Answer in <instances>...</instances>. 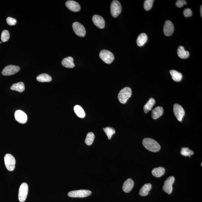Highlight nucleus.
<instances>
[{"mask_svg": "<svg viewBox=\"0 0 202 202\" xmlns=\"http://www.w3.org/2000/svg\"><path fill=\"white\" fill-rule=\"evenodd\" d=\"M122 11V7L120 2L118 1H113L110 5V12L112 17L116 18L120 14Z\"/></svg>", "mask_w": 202, "mask_h": 202, "instance_id": "423d86ee", "label": "nucleus"}, {"mask_svg": "<svg viewBox=\"0 0 202 202\" xmlns=\"http://www.w3.org/2000/svg\"><path fill=\"white\" fill-rule=\"evenodd\" d=\"M153 0H146L144 3V8L146 11H149L150 10L152 7Z\"/></svg>", "mask_w": 202, "mask_h": 202, "instance_id": "7c9ffc66", "label": "nucleus"}, {"mask_svg": "<svg viewBox=\"0 0 202 202\" xmlns=\"http://www.w3.org/2000/svg\"><path fill=\"white\" fill-rule=\"evenodd\" d=\"M147 41V36L145 33L140 34L137 39V44L139 46H142L145 44Z\"/></svg>", "mask_w": 202, "mask_h": 202, "instance_id": "aec40b11", "label": "nucleus"}, {"mask_svg": "<svg viewBox=\"0 0 202 202\" xmlns=\"http://www.w3.org/2000/svg\"><path fill=\"white\" fill-rule=\"evenodd\" d=\"M92 21L94 25L99 29H103L104 27L105 21L102 16L95 15L93 17Z\"/></svg>", "mask_w": 202, "mask_h": 202, "instance_id": "4468645a", "label": "nucleus"}, {"mask_svg": "<svg viewBox=\"0 0 202 202\" xmlns=\"http://www.w3.org/2000/svg\"><path fill=\"white\" fill-rule=\"evenodd\" d=\"M155 100L154 99L151 98L149 100L145 106H144L143 109L145 113H147L152 109L154 105Z\"/></svg>", "mask_w": 202, "mask_h": 202, "instance_id": "b1692460", "label": "nucleus"}, {"mask_svg": "<svg viewBox=\"0 0 202 202\" xmlns=\"http://www.w3.org/2000/svg\"><path fill=\"white\" fill-rule=\"evenodd\" d=\"M132 90L130 88H123L120 91L118 95V99L122 104L126 103L128 99L132 96Z\"/></svg>", "mask_w": 202, "mask_h": 202, "instance_id": "f03ea898", "label": "nucleus"}, {"mask_svg": "<svg viewBox=\"0 0 202 202\" xmlns=\"http://www.w3.org/2000/svg\"><path fill=\"white\" fill-rule=\"evenodd\" d=\"M37 81L41 82H50L52 80L51 77L46 74L39 75L36 78Z\"/></svg>", "mask_w": 202, "mask_h": 202, "instance_id": "a878e982", "label": "nucleus"}, {"mask_svg": "<svg viewBox=\"0 0 202 202\" xmlns=\"http://www.w3.org/2000/svg\"><path fill=\"white\" fill-rule=\"evenodd\" d=\"M173 111L178 120L180 122L182 121L185 115V110L182 107L178 104H175L173 106Z\"/></svg>", "mask_w": 202, "mask_h": 202, "instance_id": "1a4fd4ad", "label": "nucleus"}, {"mask_svg": "<svg viewBox=\"0 0 202 202\" xmlns=\"http://www.w3.org/2000/svg\"><path fill=\"white\" fill-rule=\"evenodd\" d=\"M103 130L109 140L111 138L112 135L115 133V129L112 127H106V128H103Z\"/></svg>", "mask_w": 202, "mask_h": 202, "instance_id": "c85d7f7f", "label": "nucleus"}, {"mask_svg": "<svg viewBox=\"0 0 202 202\" xmlns=\"http://www.w3.org/2000/svg\"><path fill=\"white\" fill-rule=\"evenodd\" d=\"M187 3L186 1L184 0H178L176 3V5L179 8H181L183 6L186 5Z\"/></svg>", "mask_w": 202, "mask_h": 202, "instance_id": "f704fd0d", "label": "nucleus"}, {"mask_svg": "<svg viewBox=\"0 0 202 202\" xmlns=\"http://www.w3.org/2000/svg\"><path fill=\"white\" fill-rule=\"evenodd\" d=\"M134 186V182L132 179H128L123 183V190L125 192L128 193L131 191Z\"/></svg>", "mask_w": 202, "mask_h": 202, "instance_id": "dca6fc26", "label": "nucleus"}, {"mask_svg": "<svg viewBox=\"0 0 202 202\" xmlns=\"http://www.w3.org/2000/svg\"><path fill=\"white\" fill-rule=\"evenodd\" d=\"M200 15H201V18H202V5H201V7H200Z\"/></svg>", "mask_w": 202, "mask_h": 202, "instance_id": "c9c22d12", "label": "nucleus"}, {"mask_svg": "<svg viewBox=\"0 0 202 202\" xmlns=\"http://www.w3.org/2000/svg\"><path fill=\"white\" fill-rule=\"evenodd\" d=\"M28 190L29 188L27 183H23L21 185L18 192V199L21 202H24L26 200Z\"/></svg>", "mask_w": 202, "mask_h": 202, "instance_id": "0eeeda50", "label": "nucleus"}, {"mask_svg": "<svg viewBox=\"0 0 202 202\" xmlns=\"http://www.w3.org/2000/svg\"><path fill=\"white\" fill-rule=\"evenodd\" d=\"M74 110L77 116L80 118H84L85 117V113L83 108L79 105H76L74 107Z\"/></svg>", "mask_w": 202, "mask_h": 202, "instance_id": "bb28decb", "label": "nucleus"}, {"mask_svg": "<svg viewBox=\"0 0 202 202\" xmlns=\"http://www.w3.org/2000/svg\"><path fill=\"white\" fill-rule=\"evenodd\" d=\"M10 89L12 90L22 93L25 90V85L23 82H19L18 83L13 84Z\"/></svg>", "mask_w": 202, "mask_h": 202, "instance_id": "5701e85b", "label": "nucleus"}, {"mask_svg": "<svg viewBox=\"0 0 202 202\" xmlns=\"http://www.w3.org/2000/svg\"><path fill=\"white\" fill-rule=\"evenodd\" d=\"M170 74L171 75L172 79L176 82L180 81L182 79V75L181 73L176 70H170Z\"/></svg>", "mask_w": 202, "mask_h": 202, "instance_id": "393cba45", "label": "nucleus"}, {"mask_svg": "<svg viewBox=\"0 0 202 202\" xmlns=\"http://www.w3.org/2000/svg\"><path fill=\"white\" fill-rule=\"evenodd\" d=\"M165 169L163 167H158L154 168L152 171V175L156 177H160L164 175Z\"/></svg>", "mask_w": 202, "mask_h": 202, "instance_id": "4be33fe9", "label": "nucleus"}, {"mask_svg": "<svg viewBox=\"0 0 202 202\" xmlns=\"http://www.w3.org/2000/svg\"><path fill=\"white\" fill-rule=\"evenodd\" d=\"M164 35L167 36H170L173 34L174 31V26L172 22L167 20L165 23L163 28Z\"/></svg>", "mask_w": 202, "mask_h": 202, "instance_id": "ddd939ff", "label": "nucleus"}, {"mask_svg": "<svg viewBox=\"0 0 202 202\" xmlns=\"http://www.w3.org/2000/svg\"><path fill=\"white\" fill-rule=\"evenodd\" d=\"M67 8L73 12H78L80 10V7L78 2L74 1H68L65 2Z\"/></svg>", "mask_w": 202, "mask_h": 202, "instance_id": "2eb2a0df", "label": "nucleus"}, {"mask_svg": "<svg viewBox=\"0 0 202 202\" xmlns=\"http://www.w3.org/2000/svg\"><path fill=\"white\" fill-rule=\"evenodd\" d=\"M152 187V186L151 183H147L144 185L140 190V195L141 196L147 195L149 192L151 190Z\"/></svg>", "mask_w": 202, "mask_h": 202, "instance_id": "6ab92c4d", "label": "nucleus"}, {"mask_svg": "<svg viewBox=\"0 0 202 202\" xmlns=\"http://www.w3.org/2000/svg\"><path fill=\"white\" fill-rule=\"evenodd\" d=\"M10 37L9 31L7 30H4L2 33L1 39L3 42H7L8 41Z\"/></svg>", "mask_w": 202, "mask_h": 202, "instance_id": "2f4dec72", "label": "nucleus"}, {"mask_svg": "<svg viewBox=\"0 0 202 202\" xmlns=\"http://www.w3.org/2000/svg\"><path fill=\"white\" fill-rule=\"evenodd\" d=\"M20 70V67L17 65H10L5 67L2 71V74L4 76L14 75Z\"/></svg>", "mask_w": 202, "mask_h": 202, "instance_id": "6e6552de", "label": "nucleus"}, {"mask_svg": "<svg viewBox=\"0 0 202 202\" xmlns=\"http://www.w3.org/2000/svg\"><path fill=\"white\" fill-rule=\"evenodd\" d=\"M72 28L74 32L78 36L81 37L85 36L86 34L85 28L79 22H74L72 24Z\"/></svg>", "mask_w": 202, "mask_h": 202, "instance_id": "9b49d317", "label": "nucleus"}, {"mask_svg": "<svg viewBox=\"0 0 202 202\" xmlns=\"http://www.w3.org/2000/svg\"><path fill=\"white\" fill-rule=\"evenodd\" d=\"M2 43V42H0V43H1V44Z\"/></svg>", "mask_w": 202, "mask_h": 202, "instance_id": "e433bc0d", "label": "nucleus"}, {"mask_svg": "<svg viewBox=\"0 0 202 202\" xmlns=\"http://www.w3.org/2000/svg\"><path fill=\"white\" fill-rule=\"evenodd\" d=\"M100 59L105 63L110 64L114 60V56L113 53L109 50H101L99 54Z\"/></svg>", "mask_w": 202, "mask_h": 202, "instance_id": "20e7f679", "label": "nucleus"}, {"mask_svg": "<svg viewBox=\"0 0 202 202\" xmlns=\"http://www.w3.org/2000/svg\"><path fill=\"white\" fill-rule=\"evenodd\" d=\"M91 193L89 190H82L71 191L68 193V195L72 198H84L90 195Z\"/></svg>", "mask_w": 202, "mask_h": 202, "instance_id": "39448f33", "label": "nucleus"}, {"mask_svg": "<svg viewBox=\"0 0 202 202\" xmlns=\"http://www.w3.org/2000/svg\"><path fill=\"white\" fill-rule=\"evenodd\" d=\"M61 64L63 66L67 68H73L75 66L74 59L71 57H68L64 59L61 62Z\"/></svg>", "mask_w": 202, "mask_h": 202, "instance_id": "f3484780", "label": "nucleus"}, {"mask_svg": "<svg viewBox=\"0 0 202 202\" xmlns=\"http://www.w3.org/2000/svg\"><path fill=\"white\" fill-rule=\"evenodd\" d=\"M177 54L181 59H186L190 56V53L187 50H185L183 46H179L177 50Z\"/></svg>", "mask_w": 202, "mask_h": 202, "instance_id": "412c9836", "label": "nucleus"}, {"mask_svg": "<svg viewBox=\"0 0 202 202\" xmlns=\"http://www.w3.org/2000/svg\"><path fill=\"white\" fill-rule=\"evenodd\" d=\"M181 155L184 156H190L194 154L193 151L190 150L188 147H183L180 152Z\"/></svg>", "mask_w": 202, "mask_h": 202, "instance_id": "c756f323", "label": "nucleus"}, {"mask_svg": "<svg viewBox=\"0 0 202 202\" xmlns=\"http://www.w3.org/2000/svg\"><path fill=\"white\" fill-rule=\"evenodd\" d=\"M142 143L146 149L152 152H157L161 149L160 146L158 142L152 138H144L142 142Z\"/></svg>", "mask_w": 202, "mask_h": 202, "instance_id": "f257e3e1", "label": "nucleus"}, {"mask_svg": "<svg viewBox=\"0 0 202 202\" xmlns=\"http://www.w3.org/2000/svg\"><path fill=\"white\" fill-rule=\"evenodd\" d=\"M175 178L173 176L168 177L164 182L163 190L168 194H171L173 191V185L175 182Z\"/></svg>", "mask_w": 202, "mask_h": 202, "instance_id": "9d476101", "label": "nucleus"}, {"mask_svg": "<svg viewBox=\"0 0 202 202\" xmlns=\"http://www.w3.org/2000/svg\"><path fill=\"white\" fill-rule=\"evenodd\" d=\"M7 24L10 26H14L16 25L17 23L16 20L14 18L10 17L7 18Z\"/></svg>", "mask_w": 202, "mask_h": 202, "instance_id": "473e14b6", "label": "nucleus"}, {"mask_svg": "<svg viewBox=\"0 0 202 202\" xmlns=\"http://www.w3.org/2000/svg\"><path fill=\"white\" fill-rule=\"evenodd\" d=\"M164 109L162 107L157 106L152 112V117L153 119H157L162 115Z\"/></svg>", "mask_w": 202, "mask_h": 202, "instance_id": "a211bd4d", "label": "nucleus"}, {"mask_svg": "<svg viewBox=\"0 0 202 202\" xmlns=\"http://www.w3.org/2000/svg\"><path fill=\"white\" fill-rule=\"evenodd\" d=\"M183 14L185 17H188L191 16L192 15L191 9L190 8L185 9L183 11Z\"/></svg>", "mask_w": 202, "mask_h": 202, "instance_id": "72a5a7b5", "label": "nucleus"}, {"mask_svg": "<svg viewBox=\"0 0 202 202\" xmlns=\"http://www.w3.org/2000/svg\"><path fill=\"white\" fill-rule=\"evenodd\" d=\"M15 118L16 120L21 123H25L27 120L26 114L21 110H17L15 113Z\"/></svg>", "mask_w": 202, "mask_h": 202, "instance_id": "f8f14e48", "label": "nucleus"}, {"mask_svg": "<svg viewBox=\"0 0 202 202\" xmlns=\"http://www.w3.org/2000/svg\"><path fill=\"white\" fill-rule=\"evenodd\" d=\"M95 136L94 134L92 132L88 133L86 136L85 140V143L87 145H91L93 143L94 140Z\"/></svg>", "mask_w": 202, "mask_h": 202, "instance_id": "cd10ccee", "label": "nucleus"}, {"mask_svg": "<svg viewBox=\"0 0 202 202\" xmlns=\"http://www.w3.org/2000/svg\"><path fill=\"white\" fill-rule=\"evenodd\" d=\"M6 167L9 171H12L15 168L16 161L14 156L10 154H6L4 157Z\"/></svg>", "mask_w": 202, "mask_h": 202, "instance_id": "7ed1b4c3", "label": "nucleus"}]
</instances>
